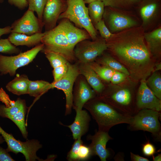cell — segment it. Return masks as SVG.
Returning a JSON list of instances; mask_svg holds the SVG:
<instances>
[{
    "mask_svg": "<svg viewBox=\"0 0 161 161\" xmlns=\"http://www.w3.org/2000/svg\"><path fill=\"white\" fill-rule=\"evenodd\" d=\"M81 138L75 140L70 150L68 152L66 159L69 161H79L78 153L80 146L83 144Z\"/></svg>",
    "mask_w": 161,
    "mask_h": 161,
    "instance_id": "obj_35",
    "label": "cell"
},
{
    "mask_svg": "<svg viewBox=\"0 0 161 161\" xmlns=\"http://www.w3.org/2000/svg\"><path fill=\"white\" fill-rule=\"evenodd\" d=\"M20 49L13 44L8 38H0V53L7 54L20 53Z\"/></svg>",
    "mask_w": 161,
    "mask_h": 161,
    "instance_id": "obj_34",
    "label": "cell"
},
{
    "mask_svg": "<svg viewBox=\"0 0 161 161\" xmlns=\"http://www.w3.org/2000/svg\"><path fill=\"white\" fill-rule=\"evenodd\" d=\"M4 1V0H0V4L2 3Z\"/></svg>",
    "mask_w": 161,
    "mask_h": 161,
    "instance_id": "obj_50",
    "label": "cell"
},
{
    "mask_svg": "<svg viewBox=\"0 0 161 161\" xmlns=\"http://www.w3.org/2000/svg\"><path fill=\"white\" fill-rule=\"evenodd\" d=\"M34 12L28 8L21 18L15 20L12 24L10 26L11 32H17L27 35L42 32L43 24L35 16Z\"/></svg>",
    "mask_w": 161,
    "mask_h": 161,
    "instance_id": "obj_11",
    "label": "cell"
},
{
    "mask_svg": "<svg viewBox=\"0 0 161 161\" xmlns=\"http://www.w3.org/2000/svg\"><path fill=\"white\" fill-rule=\"evenodd\" d=\"M105 6L113 8H126L141 0H101Z\"/></svg>",
    "mask_w": 161,
    "mask_h": 161,
    "instance_id": "obj_32",
    "label": "cell"
},
{
    "mask_svg": "<svg viewBox=\"0 0 161 161\" xmlns=\"http://www.w3.org/2000/svg\"><path fill=\"white\" fill-rule=\"evenodd\" d=\"M91 156L90 149L89 146L82 144L80 147L78 153L79 160L88 159Z\"/></svg>",
    "mask_w": 161,
    "mask_h": 161,
    "instance_id": "obj_38",
    "label": "cell"
},
{
    "mask_svg": "<svg viewBox=\"0 0 161 161\" xmlns=\"http://www.w3.org/2000/svg\"><path fill=\"white\" fill-rule=\"evenodd\" d=\"M94 27L97 31H99L100 36L106 40L109 39L114 34L109 30L103 19L98 21Z\"/></svg>",
    "mask_w": 161,
    "mask_h": 161,
    "instance_id": "obj_36",
    "label": "cell"
},
{
    "mask_svg": "<svg viewBox=\"0 0 161 161\" xmlns=\"http://www.w3.org/2000/svg\"><path fill=\"white\" fill-rule=\"evenodd\" d=\"M78 85L73 94L72 107L75 110L82 109L84 104L95 96L94 92L85 81L80 80Z\"/></svg>",
    "mask_w": 161,
    "mask_h": 161,
    "instance_id": "obj_18",
    "label": "cell"
},
{
    "mask_svg": "<svg viewBox=\"0 0 161 161\" xmlns=\"http://www.w3.org/2000/svg\"><path fill=\"white\" fill-rule=\"evenodd\" d=\"M68 63L66 64L54 68L53 82L58 81L61 79L66 74L68 69Z\"/></svg>",
    "mask_w": 161,
    "mask_h": 161,
    "instance_id": "obj_37",
    "label": "cell"
},
{
    "mask_svg": "<svg viewBox=\"0 0 161 161\" xmlns=\"http://www.w3.org/2000/svg\"><path fill=\"white\" fill-rule=\"evenodd\" d=\"M127 76L124 73L115 71L110 81L113 84H116L123 82Z\"/></svg>",
    "mask_w": 161,
    "mask_h": 161,
    "instance_id": "obj_39",
    "label": "cell"
},
{
    "mask_svg": "<svg viewBox=\"0 0 161 161\" xmlns=\"http://www.w3.org/2000/svg\"><path fill=\"white\" fill-rule=\"evenodd\" d=\"M98 62L102 65L107 66L114 71L123 72L129 76V72L126 68L120 62L112 57L105 55L98 60Z\"/></svg>",
    "mask_w": 161,
    "mask_h": 161,
    "instance_id": "obj_26",
    "label": "cell"
},
{
    "mask_svg": "<svg viewBox=\"0 0 161 161\" xmlns=\"http://www.w3.org/2000/svg\"><path fill=\"white\" fill-rule=\"evenodd\" d=\"M97 0H84V1L85 4H88L89 3L95 1Z\"/></svg>",
    "mask_w": 161,
    "mask_h": 161,
    "instance_id": "obj_48",
    "label": "cell"
},
{
    "mask_svg": "<svg viewBox=\"0 0 161 161\" xmlns=\"http://www.w3.org/2000/svg\"><path fill=\"white\" fill-rule=\"evenodd\" d=\"M58 20H60L58 24L63 29L70 46L74 50L75 46L79 42L91 38L86 30L77 27L68 19L62 18Z\"/></svg>",
    "mask_w": 161,
    "mask_h": 161,
    "instance_id": "obj_15",
    "label": "cell"
},
{
    "mask_svg": "<svg viewBox=\"0 0 161 161\" xmlns=\"http://www.w3.org/2000/svg\"><path fill=\"white\" fill-rule=\"evenodd\" d=\"M160 115L159 111L147 109H141L132 117L130 127L134 130L149 132L160 139L161 126L159 118Z\"/></svg>",
    "mask_w": 161,
    "mask_h": 161,
    "instance_id": "obj_6",
    "label": "cell"
},
{
    "mask_svg": "<svg viewBox=\"0 0 161 161\" xmlns=\"http://www.w3.org/2000/svg\"><path fill=\"white\" fill-rule=\"evenodd\" d=\"M144 38L148 49L154 58H160L161 54V28L144 32Z\"/></svg>",
    "mask_w": 161,
    "mask_h": 161,
    "instance_id": "obj_20",
    "label": "cell"
},
{
    "mask_svg": "<svg viewBox=\"0 0 161 161\" xmlns=\"http://www.w3.org/2000/svg\"><path fill=\"white\" fill-rule=\"evenodd\" d=\"M83 107L90 113L98 126V130L108 132L114 126L122 123L130 124L132 117L115 108L107 102L93 98Z\"/></svg>",
    "mask_w": 161,
    "mask_h": 161,
    "instance_id": "obj_2",
    "label": "cell"
},
{
    "mask_svg": "<svg viewBox=\"0 0 161 161\" xmlns=\"http://www.w3.org/2000/svg\"><path fill=\"white\" fill-rule=\"evenodd\" d=\"M157 5L155 3H151L143 6L140 10V14L142 21L141 26L144 29L145 26L150 23L156 15Z\"/></svg>",
    "mask_w": 161,
    "mask_h": 161,
    "instance_id": "obj_25",
    "label": "cell"
},
{
    "mask_svg": "<svg viewBox=\"0 0 161 161\" xmlns=\"http://www.w3.org/2000/svg\"><path fill=\"white\" fill-rule=\"evenodd\" d=\"M67 6L66 0H47L42 17L45 31L50 30L57 26L60 16L65 11Z\"/></svg>",
    "mask_w": 161,
    "mask_h": 161,
    "instance_id": "obj_12",
    "label": "cell"
},
{
    "mask_svg": "<svg viewBox=\"0 0 161 161\" xmlns=\"http://www.w3.org/2000/svg\"><path fill=\"white\" fill-rule=\"evenodd\" d=\"M131 160L133 161H149L148 159L130 152Z\"/></svg>",
    "mask_w": 161,
    "mask_h": 161,
    "instance_id": "obj_44",
    "label": "cell"
},
{
    "mask_svg": "<svg viewBox=\"0 0 161 161\" xmlns=\"http://www.w3.org/2000/svg\"><path fill=\"white\" fill-rule=\"evenodd\" d=\"M105 97L108 98L118 106L119 110L120 112L131 116L134 115L129 107L132 102V96L129 89H121Z\"/></svg>",
    "mask_w": 161,
    "mask_h": 161,
    "instance_id": "obj_17",
    "label": "cell"
},
{
    "mask_svg": "<svg viewBox=\"0 0 161 161\" xmlns=\"http://www.w3.org/2000/svg\"><path fill=\"white\" fill-rule=\"evenodd\" d=\"M44 53L53 68L65 65L68 62L63 57L56 53L50 52Z\"/></svg>",
    "mask_w": 161,
    "mask_h": 161,
    "instance_id": "obj_33",
    "label": "cell"
},
{
    "mask_svg": "<svg viewBox=\"0 0 161 161\" xmlns=\"http://www.w3.org/2000/svg\"><path fill=\"white\" fill-rule=\"evenodd\" d=\"M26 0L28 4V8L35 12L38 18L43 22V11L47 0Z\"/></svg>",
    "mask_w": 161,
    "mask_h": 161,
    "instance_id": "obj_31",
    "label": "cell"
},
{
    "mask_svg": "<svg viewBox=\"0 0 161 161\" xmlns=\"http://www.w3.org/2000/svg\"><path fill=\"white\" fill-rule=\"evenodd\" d=\"M107 49L105 39L100 36L95 40H83L78 43L74 51L75 58L81 63L92 62Z\"/></svg>",
    "mask_w": 161,
    "mask_h": 161,
    "instance_id": "obj_8",
    "label": "cell"
},
{
    "mask_svg": "<svg viewBox=\"0 0 161 161\" xmlns=\"http://www.w3.org/2000/svg\"><path fill=\"white\" fill-rule=\"evenodd\" d=\"M153 161H161V155L158 154V155L153 158Z\"/></svg>",
    "mask_w": 161,
    "mask_h": 161,
    "instance_id": "obj_47",
    "label": "cell"
},
{
    "mask_svg": "<svg viewBox=\"0 0 161 161\" xmlns=\"http://www.w3.org/2000/svg\"><path fill=\"white\" fill-rule=\"evenodd\" d=\"M8 152L6 149L0 146V161H15Z\"/></svg>",
    "mask_w": 161,
    "mask_h": 161,
    "instance_id": "obj_43",
    "label": "cell"
},
{
    "mask_svg": "<svg viewBox=\"0 0 161 161\" xmlns=\"http://www.w3.org/2000/svg\"><path fill=\"white\" fill-rule=\"evenodd\" d=\"M68 69L65 75L60 80L51 83V89L56 88L62 90L66 98L65 115L71 113L73 104V87L76 79L80 74L78 67L68 63Z\"/></svg>",
    "mask_w": 161,
    "mask_h": 161,
    "instance_id": "obj_9",
    "label": "cell"
},
{
    "mask_svg": "<svg viewBox=\"0 0 161 161\" xmlns=\"http://www.w3.org/2000/svg\"><path fill=\"white\" fill-rule=\"evenodd\" d=\"M41 43L43 44L44 52H52L58 54L67 61L75 58L74 50L70 46L66 36L59 24L53 29L44 32Z\"/></svg>",
    "mask_w": 161,
    "mask_h": 161,
    "instance_id": "obj_4",
    "label": "cell"
},
{
    "mask_svg": "<svg viewBox=\"0 0 161 161\" xmlns=\"http://www.w3.org/2000/svg\"><path fill=\"white\" fill-rule=\"evenodd\" d=\"M15 106L7 107L4 105L0 104V116L9 119L24 106H26L25 100L18 98L16 101Z\"/></svg>",
    "mask_w": 161,
    "mask_h": 161,
    "instance_id": "obj_28",
    "label": "cell"
},
{
    "mask_svg": "<svg viewBox=\"0 0 161 161\" xmlns=\"http://www.w3.org/2000/svg\"><path fill=\"white\" fill-rule=\"evenodd\" d=\"M87 139L91 141L88 146L91 156L97 155L101 161H106L110 156V153L106 148V145L109 140L112 139L109 135L108 132L98 130L94 135L87 136Z\"/></svg>",
    "mask_w": 161,
    "mask_h": 161,
    "instance_id": "obj_14",
    "label": "cell"
},
{
    "mask_svg": "<svg viewBox=\"0 0 161 161\" xmlns=\"http://www.w3.org/2000/svg\"><path fill=\"white\" fill-rule=\"evenodd\" d=\"M51 89V83L48 82L43 80H30L27 94L37 98Z\"/></svg>",
    "mask_w": 161,
    "mask_h": 161,
    "instance_id": "obj_24",
    "label": "cell"
},
{
    "mask_svg": "<svg viewBox=\"0 0 161 161\" xmlns=\"http://www.w3.org/2000/svg\"><path fill=\"white\" fill-rule=\"evenodd\" d=\"M44 45L39 44L30 50L13 56L0 55V73L1 75L9 74L14 76L17 69L28 64L42 51Z\"/></svg>",
    "mask_w": 161,
    "mask_h": 161,
    "instance_id": "obj_5",
    "label": "cell"
},
{
    "mask_svg": "<svg viewBox=\"0 0 161 161\" xmlns=\"http://www.w3.org/2000/svg\"><path fill=\"white\" fill-rule=\"evenodd\" d=\"M146 81L147 86L155 95L161 100V76L157 72H153Z\"/></svg>",
    "mask_w": 161,
    "mask_h": 161,
    "instance_id": "obj_27",
    "label": "cell"
},
{
    "mask_svg": "<svg viewBox=\"0 0 161 161\" xmlns=\"http://www.w3.org/2000/svg\"><path fill=\"white\" fill-rule=\"evenodd\" d=\"M76 116L73 123L66 126L70 129L73 139L76 140L81 138L88 131L91 118L87 112L82 109L75 110Z\"/></svg>",
    "mask_w": 161,
    "mask_h": 161,
    "instance_id": "obj_16",
    "label": "cell"
},
{
    "mask_svg": "<svg viewBox=\"0 0 161 161\" xmlns=\"http://www.w3.org/2000/svg\"><path fill=\"white\" fill-rule=\"evenodd\" d=\"M0 100L4 103L7 107L13 106L16 103V101L10 100L8 95L2 88L0 89Z\"/></svg>",
    "mask_w": 161,
    "mask_h": 161,
    "instance_id": "obj_40",
    "label": "cell"
},
{
    "mask_svg": "<svg viewBox=\"0 0 161 161\" xmlns=\"http://www.w3.org/2000/svg\"><path fill=\"white\" fill-rule=\"evenodd\" d=\"M80 63L78 67L80 73L85 77L88 83L97 92L101 93L104 86L100 78L89 63Z\"/></svg>",
    "mask_w": 161,
    "mask_h": 161,
    "instance_id": "obj_21",
    "label": "cell"
},
{
    "mask_svg": "<svg viewBox=\"0 0 161 161\" xmlns=\"http://www.w3.org/2000/svg\"><path fill=\"white\" fill-rule=\"evenodd\" d=\"M44 34V32L27 35L17 32H11L8 38L10 42L16 46H25L31 47L40 44Z\"/></svg>",
    "mask_w": 161,
    "mask_h": 161,
    "instance_id": "obj_19",
    "label": "cell"
},
{
    "mask_svg": "<svg viewBox=\"0 0 161 161\" xmlns=\"http://www.w3.org/2000/svg\"><path fill=\"white\" fill-rule=\"evenodd\" d=\"M136 98V105L137 112L144 109L160 112L161 100L157 98L148 87L145 79L140 81Z\"/></svg>",
    "mask_w": 161,
    "mask_h": 161,
    "instance_id": "obj_13",
    "label": "cell"
},
{
    "mask_svg": "<svg viewBox=\"0 0 161 161\" xmlns=\"http://www.w3.org/2000/svg\"><path fill=\"white\" fill-rule=\"evenodd\" d=\"M26 106L10 118L17 126L23 137L27 140L28 132L26 128L25 117L26 113Z\"/></svg>",
    "mask_w": 161,
    "mask_h": 161,
    "instance_id": "obj_29",
    "label": "cell"
},
{
    "mask_svg": "<svg viewBox=\"0 0 161 161\" xmlns=\"http://www.w3.org/2000/svg\"><path fill=\"white\" fill-rule=\"evenodd\" d=\"M30 80L24 75L16 76L6 85L8 91L18 95L28 94Z\"/></svg>",
    "mask_w": 161,
    "mask_h": 161,
    "instance_id": "obj_22",
    "label": "cell"
},
{
    "mask_svg": "<svg viewBox=\"0 0 161 161\" xmlns=\"http://www.w3.org/2000/svg\"><path fill=\"white\" fill-rule=\"evenodd\" d=\"M109 7L105 9L103 18L106 25L112 33H116L138 26L137 21L131 16Z\"/></svg>",
    "mask_w": 161,
    "mask_h": 161,
    "instance_id": "obj_10",
    "label": "cell"
},
{
    "mask_svg": "<svg viewBox=\"0 0 161 161\" xmlns=\"http://www.w3.org/2000/svg\"><path fill=\"white\" fill-rule=\"evenodd\" d=\"M99 77L108 82L110 81L114 70L104 65H100L93 61L89 63Z\"/></svg>",
    "mask_w": 161,
    "mask_h": 161,
    "instance_id": "obj_30",
    "label": "cell"
},
{
    "mask_svg": "<svg viewBox=\"0 0 161 161\" xmlns=\"http://www.w3.org/2000/svg\"><path fill=\"white\" fill-rule=\"evenodd\" d=\"M161 69V63H159L156 64L155 66L154 70V72H157L158 70H160Z\"/></svg>",
    "mask_w": 161,
    "mask_h": 161,
    "instance_id": "obj_46",
    "label": "cell"
},
{
    "mask_svg": "<svg viewBox=\"0 0 161 161\" xmlns=\"http://www.w3.org/2000/svg\"><path fill=\"white\" fill-rule=\"evenodd\" d=\"M11 32L10 26H7L3 28H0V38L3 35L10 33Z\"/></svg>",
    "mask_w": 161,
    "mask_h": 161,
    "instance_id": "obj_45",
    "label": "cell"
},
{
    "mask_svg": "<svg viewBox=\"0 0 161 161\" xmlns=\"http://www.w3.org/2000/svg\"><path fill=\"white\" fill-rule=\"evenodd\" d=\"M142 151L145 155L150 156H153L155 153L156 149L153 144L148 142L143 145Z\"/></svg>",
    "mask_w": 161,
    "mask_h": 161,
    "instance_id": "obj_42",
    "label": "cell"
},
{
    "mask_svg": "<svg viewBox=\"0 0 161 161\" xmlns=\"http://www.w3.org/2000/svg\"><path fill=\"white\" fill-rule=\"evenodd\" d=\"M8 3L10 5L22 10L28 7L26 0H7Z\"/></svg>",
    "mask_w": 161,
    "mask_h": 161,
    "instance_id": "obj_41",
    "label": "cell"
},
{
    "mask_svg": "<svg viewBox=\"0 0 161 161\" xmlns=\"http://www.w3.org/2000/svg\"><path fill=\"white\" fill-rule=\"evenodd\" d=\"M105 5L102 0L93 1L89 4L88 14L91 21L94 26L102 19L104 11Z\"/></svg>",
    "mask_w": 161,
    "mask_h": 161,
    "instance_id": "obj_23",
    "label": "cell"
},
{
    "mask_svg": "<svg viewBox=\"0 0 161 161\" xmlns=\"http://www.w3.org/2000/svg\"><path fill=\"white\" fill-rule=\"evenodd\" d=\"M67 8L60 16L58 20L66 18L75 26L86 30L94 40L97 36V31L92 23L89 16L88 8L84 0H66Z\"/></svg>",
    "mask_w": 161,
    "mask_h": 161,
    "instance_id": "obj_3",
    "label": "cell"
},
{
    "mask_svg": "<svg viewBox=\"0 0 161 161\" xmlns=\"http://www.w3.org/2000/svg\"><path fill=\"white\" fill-rule=\"evenodd\" d=\"M0 134L7 144V147L6 149L8 152H11L16 154L22 153L26 161L42 160L36 154L37 151L42 146L38 140H27L24 142L17 140L11 134L4 131L0 126Z\"/></svg>",
    "mask_w": 161,
    "mask_h": 161,
    "instance_id": "obj_7",
    "label": "cell"
},
{
    "mask_svg": "<svg viewBox=\"0 0 161 161\" xmlns=\"http://www.w3.org/2000/svg\"><path fill=\"white\" fill-rule=\"evenodd\" d=\"M141 26L114 33L106 40L110 50L128 71L135 82L146 79L154 71L156 63L146 45Z\"/></svg>",
    "mask_w": 161,
    "mask_h": 161,
    "instance_id": "obj_1",
    "label": "cell"
},
{
    "mask_svg": "<svg viewBox=\"0 0 161 161\" xmlns=\"http://www.w3.org/2000/svg\"><path fill=\"white\" fill-rule=\"evenodd\" d=\"M5 141L2 137L0 135V144H2Z\"/></svg>",
    "mask_w": 161,
    "mask_h": 161,
    "instance_id": "obj_49",
    "label": "cell"
}]
</instances>
